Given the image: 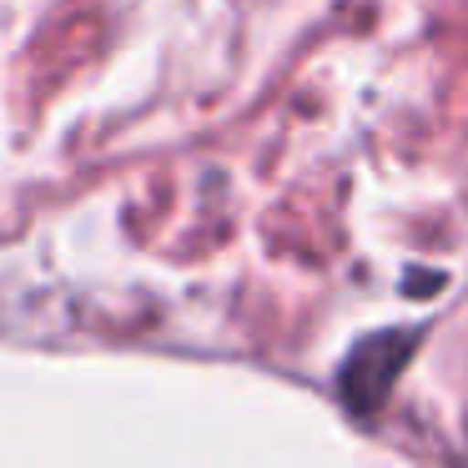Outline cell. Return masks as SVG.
<instances>
[{
  "instance_id": "1",
  "label": "cell",
  "mask_w": 468,
  "mask_h": 468,
  "mask_svg": "<svg viewBox=\"0 0 468 468\" xmlns=\"http://www.w3.org/2000/svg\"><path fill=\"white\" fill-rule=\"evenodd\" d=\"M413 353V333H378L367 343H357V353L343 363V393L353 398L357 413H373L383 403V393L393 388V373Z\"/></svg>"
}]
</instances>
